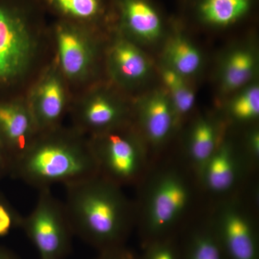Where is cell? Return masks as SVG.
I'll return each instance as SVG.
<instances>
[{"label":"cell","instance_id":"6da1fadb","mask_svg":"<svg viewBox=\"0 0 259 259\" xmlns=\"http://www.w3.org/2000/svg\"><path fill=\"white\" fill-rule=\"evenodd\" d=\"M47 16L37 0H0V100L25 96L52 61Z\"/></svg>","mask_w":259,"mask_h":259},{"label":"cell","instance_id":"7a4b0ae2","mask_svg":"<svg viewBox=\"0 0 259 259\" xmlns=\"http://www.w3.org/2000/svg\"><path fill=\"white\" fill-rule=\"evenodd\" d=\"M66 187L64 208L74 236L100 252L123 246L134 209L121 187L99 175Z\"/></svg>","mask_w":259,"mask_h":259},{"label":"cell","instance_id":"3957f363","mask_svg":"<svg viewBox=\"0 0 259 259\" xmlns=\"http://www.w3.org/2000/svg\"><path fill=\"white\" fill-rule=\"evenodd\" d=\"M99 175L88 136L64 125L40 133L13 163L10 176L38 190L67 186Z\"/></svg>","mask_w":259,"mask_h":259},{"label":"cell","instance_id":"277c9868","mask_svg":"<svg viewBox=\"0 0 259 259\" xmlns=\"http://www.w3.org/2000/svg\"><path fill=\"white\" fill-rule=\"evenodd\" d=\"M53 59L74 96L105 78L106 33L54 20L49 23Z\"/></svg>","mask_w":259,"mask_h":259},{"label":"cell","instance_id":"5b68a950","mask_svg":"<svg viewBox=\"0 0 259 259\" xmlns=\"http://www.w3.org/2000/svg\"><path fill=\"white\" fill-rule=\"evenodd\" d=\"M88 139L99 175L120 187L141 180L147 161L130 122Z\"/></svg>","mask_w":259,"mask_h":259},{"label":"cell","instance_id":"8992f818","mask_svg":"<svg viewBox=\"0 0 259 259\" xmlns=\"http://www.w3.org/2000/svg\"><path fill=\"white\" fill-rule=\"evenodd\" d=\"M121 92L105 79L75 95L71 126L90 137L129 122V108Z\"/></svg>","mask_w":259,"mask_h":259},{"label":"cell","instance_id":"52a82bcc","mask_svg":"<svg viewBox=\"0 0 259 259\" xmlns=\"http://www.w3.org/2000/svg\"><path fill=\"white\" fill-rule=\"evenodd\" d=\"M20 228L36 248L40 259H64L69 253L74 235L64 203L54 197L50 188L39 190L37 203L23 218Z\"/></svg>","mask_w":259,"mask_h":259},{"label":"cell","instance_id":"ba28073f","mask_svg":"<svg viewBox=\"0 0 259 259\" xmlns=\"http://www.w3.org/2000/svg\"><path fill=\"white\" fill-rule=\"evenodd\" d=\"M25 98L39 132L44 133L64 125L74 94L52 59L30 85Z\"/></svg>","mask_w":259,"mask_h":259},{"label":"cell","instance_id":"9c48e42d","mask_svg":"<svg viewBox=\"0 0 259 259\" xmlns=\"http://www.w3.org/2000/svg\"><path fill=\"white\" fill-rule=\"evenodd\" d=\"M187 181L174 170L163 172L153 181L143 209L144 226L153 236L163 234L182 218L190 204Z\"/></svg>","mask_w":259,"mask_h":259},{"label":"cell","instance_id":"30bf717a","mask_svg":"<svg viewBox=\"0 0 259 259\" xmlns=\"http://www.w3.org/2000/svg\"><path fill=\"white\" fill-rule=\"evenodd\" d=\"M148 63L136 44L112 30L107 37L105 50V78L125 93L144 79Z\"/></svg>","mask_w":259,"mask_h":259},{"label":"cell","instance_id":"8fae6325","mask_svg":"<svg viewBox=\"0 0 259 259\" xmlns=\"http://www.w3.org/2000/svg\"><path fill=\"white\" fill-rule=\"evenodd\" d=\"M216 235L230 259H258L254 226L245 211L233 204L219 212Z\"/></svg>","mask_w":259,"mask_h":259},{"label":"cell","instance_id":"7c38bea8","mask_svg":"<svg viewBox=\"0 0 259 259\" xmlns=\"http://www.w3.org/2000/svg\"><path fill=\"white\" fill-rule=\"evenodd\" d=\"M39 134L25 96L0 100V139L13 163Z\"/></svg>","mask_w":259,"mask_h":259},{"label":"cell","instance_id":"4fadbf2b","mask_svg":"<svg viewBox=\"0 0 259 259\" xmlns=\"http://www.w3.org/2000/svg\"><path fill=\"white\" fill-rule=\"evenodd\" d=\"M47 15L106 33L113 30V2L108 0H37Z\"/></svg>","mask_w":259,"mask_h":259},{"label":"cell","instance_id":"5bb4252c","mask_svg":"<svg viewBox=\"0 0 259 259\" xmlns=\"http://www.w3.org/2000/svg\"><path fill=\"white\" fill-rule=\"evenodd\" d=\"M113 30L131 40H153L159 35L161 20L146 0H113Z\"/></svg>","mask_w":259,"mask_h":259},{"label":"cell","instance_id":"9a60e30c","mask_svg":"<svg viewBox=\"0 0 259 259\" xmlns=\"http://www.w3.org/2000/svg\"><path fill=\"white\" fill-rule=\"evenodd\" d=\"M239 164L228 146H218L200 173L204 185L215 194L228 192L236 185Z\"/></svg>","mask_w":259,"mask_h":259},{"label":"cell","instance_id":"2e32d148","mask_svg":"<svg viewBox=\"0 0 259 259\" xmlns=\"http://www.w3.org/2000/svg\"><path fill=\"white\" fill-rule=\"evenodd\" d=\"M139 115L141 128L152 144H161L169 136L175 114L164 97L158 95L150 99L140 108Z\"/></svg>","mask_w":259,"mask_h":259},{"label":"cell","instance_id":"e0dca14e","mask_svg":"<svg viewBox=\"0 0 259 259\" xmlns=\"http://www.w3.org/2000/svg\"><path fill=\"white\" fill-rule=\"evenodd\" d=\"M218 147L214 125L208 120H199L192 129L189 145V156L199 175Z\"/></svg>","mask_w":259,"mask_h":259},{"label":"cell","instance_id":"ac0fdd59","mask_svg":"<svg viewBox=\"0 0 259 259\" xmlns=\"http://www.w3.org/2000/svg\"><path fill=\"white\" fill-rule=\"evenodd\" d=\"M249 5V0H202L199 10L205 21L228 25L243 16Z\"/></svg>","mask_w":259,"mask_h":259},{"label":"cell","instance_id":"d6986e66","mask_svg":"<svg viewBox=\"0 0 259 259\" xmlns=\"http://www.w3.org/2000/svg\"><path fill=\"white\" fill-rule=\"evenodd\" d=\"M166 57L171 69L182 76L194 74L201 64L198 50L183 37H176L170 42Z\"/></svg>","mask_w":259,"mask_h":259},{"label":"cell","instance_id":"ffe728a7","mask_svg":"<svg viewBox=\"0 0 259 259\" xmlns=\"http://www.w3.org/2000/svg\"><path fill=\"white\" fill-rule=\"evenodd\" d=\"M253 68L254 61L249 52L238 51L233 53L228 58L225 66L224 86L230 90L241 88L251 77Z\"/></svg>","mask_w":259,"mask_h":259},{"label":"cell","instance_id":"44dd1931","mask_svg":"<svg viewBox=\"0 0 259 259\" xmlns=\"http://www.w3.org/2000/svg\"><path fill=\"white\" fill-rule=\"evenodd\" d=\"M163 78L171 93L175 111L179 115H185L190 112L194 106L195 97L193 91L182 79V76L171 69L165 70Z\"/></svg>","mask_w":259,"mask_h":259},{"label":"cell","instance_id":"7402d4cb","mask_svg":"<svg viewBox=\"0 0 259 259\" xmlns=\"http://www.w3.org/2000/svg\"><path fill=\"white\" fill-rule=\"evenodd\" d=\"M225 255L215 232L202 231L191 239L187 259H224Z\"/></svg>","mask_w":259,"mask_h":259},{"label":"cell","instance_id":"603a6c76","mask_svg":"<svg viewBox=\"0 0 259 259\" xmlns=\"http://www.w3.org/2000/svg\"><path fill=\"white\" fill-rule=\"evenodd\" d=\"M233 115L239 120L256 118L259 113L258 87H252L242 93L233 102L231 107Z\"/></svg>","mask_w":259,"mask_h":259},{"label":"cell","instance_id":"cb8c5ba5","mask_svg":"<svg viewBox=\"0 0 259 259\" xmlns=\"http://www.w3.org/2000/svg\"><path fill=\"white\" fill-rule=\"evenodd\" d=\"M23 218L0 191V238L20 228Z\"/></svg>","mask_w":259,"mask_h":259},{"label":"cell","instance_id":"d4e9b609","mask_svg":"<svg viewBox=\"0 0 259 259\" xmlns=\"http://www.w3.org/2000/svg\"><path fill=\"white\" fill-rule=\"evenodd\" d=\"M143 259H179L178 255L170 243L158 242L153 243Z\"/></svg>","mask_w":259,"mask_h":259},{"label":"cell","instance_id":"484cf974","mask_svg":"<svg viewBox=\"0 0 259 259\" xmlns=\"http://www.w3.org/2000/svg\"><path fill=\"white\" fill-rule=\"evenodd\" d=\"M13 164V158L0 139V180L10 175Z\"/></svg>","mask_w":259,"mask_h":259},{"label":"cell","instance_id":"4316f807","mask_svg":"<svg viewBox=\"0 0 259 259\" xmlns=\"http://www.w3.org/2000/svg\"><path fill=\"white\" fill-rule=\"evenodd\" d=\"M95 259H136L134 255L126 250L123 246L114 249L100 252V254Z\"/></svg>","mask_w":259,"mask_h":259},{"label":"cell","instance_id":"83f0119b","mask_svg":"<svg viewBox=\"0 0 259 259\" xmlns=\"http://www.w3.org/2000/svg\"><path fill=\"white\" fill-rule=\"evenodd\" d=\"M248 147L251 157L256 161L259 156V136L258 133L255 131L250 135L249 141H248Z\"/></svg>","mask_w":259,"mask_h":259},{"label":"cell","instance_id":"f1b7e54d","mask_svg":"<svg viewBox=\"0 0 259 259\" xmlns=\"http://www.w3.org/2000/svg\"><path fill=\"white\" fill-rule=\"evenodd\" d=\"M0 259H20L11 250L0 245Z\"/></svg>","mask_w":259,"mask_h":259}]
</instances>
